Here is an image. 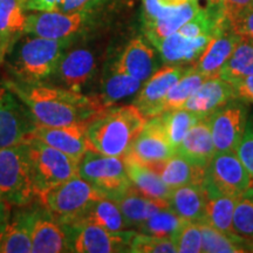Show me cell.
Segmentation results:
<instances>
[{
    "label": "cell",
    "mask_w": 253,
    "mask_h": 253,
    "mask_svg": "<svg viewBox=\"0 0 253 253\" xmlns=\"http://www.w3.org/2000/svg\"><path fill=\"white\" fill-rule=\"evenodd\" d=\"M4 84L25 103L39 126H68L88 125L106 107L99 96H88L81 91L60 86L23 84L6 80Z\"/></svg>",
    "instance_id": "6da1fadb"
},
{
    "label": "cell",
    "mask_w": 253,
    "mask_h": 253,
    "mask_svg": "<svg viewBox=\"0 0 253 253\" xmlns=\"http://www.w3.org/2000/svg\"><path fill=\"white\" fill-rule=\"evenodd\" d=\"M148 119L134 103L106 108L87 126L89 149L123 158L131 149Z\"/></svg>",
    "instance_id": "7a4b0ae2"
},
{
    "label": "cell",
    "mask_w": 253,
    "mask_h": 253,
    "mask_svg": "<svg viewBox=\"0 0 253 253\" xmlns=\"http://www.w3.org/2000/svg\"><path fill=\"white\" fill-rule=\"evenodd\" d=\"M68 45L69 39L52 40L27 34L11 52L9 73L15 81L23 84H41L48 80Z\"/></svg>",
    "instance_id": "3957f363"
},
{
    "label": "cell",
    "mask_w": 253,
    "mask_h": 253,
    "mask_svg": "<svg viewBox=\"0 0 253 253\" xmlns=\"http://www.w3.org/2000/svg\"><path fill=\"white\" fill-rule=\"evenodd\" d=\"M25 142L37 197L79 175V163L68 155L32 136Z\"/></svg>",
    "instance_id": "277c9868"
},
{
    "label": "cell",
    "mask_w": 253,
    "mask_h": 253,
    "mask_svg": "<svg viewBox=\"0 0 253 253\" xmlns=\"http://www.w3.org/2000/svg\"><path fill=\"white\" fill-rule=\"evenodd\" d=\"M34 197L26 142L0 148V202L25 207Z\"/></svg>",
    "instance_id": "5b68a950"
},
{
    "label": "cell",
    "mask_w": 253,
    "mask_h": 253,
    "mask_svg": "<svg viewBox=\"0 0 253 253\" xmlns=\"http://www.w3.org/2000/svg\"><path fill=\"white\" fill-rule=\"evenodd\" d=\"M46 211L61 225H73L95 201L106 198L89 182L77 175L40 195Z\"/></svg>",
    "instance_id": "8992f818"
},
{
    "label": "cell",
    "mask_w": 253,
    "mask_h": 253,
    "mask_svg": "<svg viewBox=\"0 0 253 253\" xmlns=\"http://www.w3.org/2000/svg\"><path fill=\"white\" fill-rule=\"evenodd\" d=\"M78 173L104 197L114 201L132 186L123 158L108 156L93 149H88L81 158Z\"/></svg>",
    "instance_id": "52a82bcc"
},
{
    "label": "cell",
    "mask_w": 253,
    "mask_h": 253,
    "mask_svg": "<svg viewBox=\"0 0 253 253\" xmlns=\"http://www.w3.org/2000/svg\"><path fill=\"white\" fill-rule=\"evenodd\" d=\"M202 184L218 194L238 198L253 182L236 151H216L207 167Z\"/></svg>",
    "instance_id": "ba28073f"
},
{
    "label": "cell",
    "mask_w": 253,
    "mask_h": 253,
    "mask_svg": "<svg viewBox=\"0 0 253 253\" xmlns=\"http://www.w3.org/2000/svg\"><path fill=\"white\" fill-rule=\"evenodd\" d=\"M65 227L69 229V251L79 253L129 252L131 238L135 235L130 230L112 232L90 223Z\"/></svg>",
    "instance_id": "9c48e42d"
},
{
    "label": "cell",
    "mask_w": 253,
    "mask_h": 253,
    "mask_svg": "<svg viewBox=\"0 0 253 253\" xmlns=\"http://www.w3.org/2000/svg\"><path fill=\"white\" fill-rule=\"evenodd\" d=\"M248 106L239 97L231 100L209 115L216 151H236L248 123Z\"/></svg>",
    "instance_id": "30bf717a"
},
{
    "label": "cell",
    "mask_w": 253,
    "mask_h": 253,
    "mask_svg": "<svg viewBox=\"0 0 253 253\" xmlns=\"http://www.w3.org/2000/svg\"><path fill=\"white\" fill-rule=\"evenodd\" d=\"M37 126L25 103L7 87H0V148L27 140Z\"/></svg>",
    "instance_id": "8fae6325"
},
{
    "label": "cell",
    "mask_w": 253,
    "mask_h": 253,
    "mask_svg": "<svg viewBox=\"0 0 253 253\" xmlns=\"http://www.w3.org/2000/svg\"><path fill=\"white\" fill-rule=\"evenodd\" d=\"M191 67L192 65H167L158 69L138 90L134 104L148 120L162 114L169 90Z\"/></svg>",
    "instance_id": "7c38bea8"
},
{
    "label": "cell",
    "mask_w": 253,
    "mask_h": 253,
    "mask_svg": "<svg viewBox=\"0 0 253 253\" xmlns=\"http://www.w3.org/2000/svg\"><path fill=\"white\" fill-rule=\"evenodd\" d=\"M27 15L25 33L46 39L66 40L79 32L84 23V11L65 13L60 11H33Z\"/></svg>",
    "instance_id": "4fadbf2b"
},
{
    "label": "cell",
    "mask_w": 253,
    "mask_h": 253,
    "mask_svg": "<svg viewBox=\"0 0 253 253\" xmlns=\"http://www.w3.org/2000/svg\"><path fill=\"white\" fill-rule=\"evenodd\" d=\"M175 155V147L170 143L160 116L157 115L148 120L126 156H130L138 162L149 166L169 160Z\"/></svg>",
    "instance_id": "5bb4252c"
},
{
    "label": "cell",
    "mask_w": 253,
    "mask_h": 253,
    "mask_svg": "<svg viewBox=\"0 0 253 253\" xmlns=\"http://www.w3.org/2000/svg\"><path fill=\"white\" fill-rule=\"evenodd\" d=\"M96 68V59L93 52L84 47L74 48L62 54L50 78L56 80L58 86L75 91H81L93 77Z\"/></svg>",
    "instance_id": "9a60e30c"
},
{
    "label": "cell",
    "mask_w": 253,
    "mask_h": 253,
    "mask_svg": "<svg viewBox=\"0 0 253 253\" xmlns=\"http://www.w3.org/2000/svg\"><path fill=\"white\" fill-rule=\"evenodd\" d=\"M86 123L68 126H47L37 125L30 136L45 142L61 153L68 155L79 163L89 149L87 141Z\"/></svg>",
    "instance_id": "2e32d148"
},
{
    "label": "cell",
    "mask_w": 253,
    "mask_h": 253,
    "mask_svg": "<svg viewBox=\"0 0 253 253\" xmlns=\"http://www.w3.org/2000/svg\"><path fill=\"white\" fill-rule=\"evenodd\" d=\"M240 38L242 37L236 34L229 26L221 27L209 42L203 54L192 65L195 71L208 79L218 77L221 67L232 54Z\"/></svg>",
    "instance_id": "e0dca14e"
},
{
    "label": "cell",
    "mask_w": 253,
    "mask_h": 253,
    "mask_svg": "<svg viewBox=\"0 0 253 253\" xmlns=\"http://www.w3.org/2000/svg\"><path fill=\"white\" fill-rule=\"evenodd\" d=\"M236 97L233 84L218 77L210 78L190 96L183 108L198 114L201 118H205Z\"/></svg>",
    "instance_id": "ac0fdd59"
},
{
    "label": "cell",
    "mask_w": 253,
    "mask_h": 253,
    "mask_svg": "<svg viewBox=\"0 0 253 253\" xmlns=\"http://www.w3.org/2000/svg\"><path fill=\"white\" fill-rule=\"evenodd\" d=\"M214 154L216 148L208 116L199 119L176 148V155L202 168L209 166Z\"/></svg>",
    "instance_id": "d6986e66"
},
{
    "label": "cell",
    "mask_w": 253,
    "mask_h": 253,
    "mask_svg": "<svg viewBox=\"0 0 253 253\" xmlns=\"http://www.w3.org/2000/svg\"><path fill=\"white\" fill-rule=\"evenodd\" d=\"M213 37L186 38L178 32L167 37L156 48L166 65H194Z\"/></svg>",
    "instance_id": "ffe728a7"
},
{
    "label": "cell",
    "mask_w": 253,
    "mask_h": 253,
    "mask_svg": "<svg viewBox=\"0 0 253 253\" xmlns=\"http://www.w3.org/2000/svg\"><path fill=\"white\" fill-rule=\"evenodd\" d=\"M113 68L144 82L157 68L156 54L153 47L148 45L142 38H136L126 47Z\"/></svg>",
    "instance_id": "44dd1931"
},
{
    "label": "cell",
    "mask_w": 253,
    "mask_h": 253,
    "mask_svg": "<svg viewBox=\"0 0 253 253\" xmlns=\"http://www.w3.org/2000/svg\"><path fill=\"white\" fill-rule=\"evenodd\" d=\"M63 226L48 213L37 216L32 227V252L60 253L69 251L68 236Z\"/></svg>",
    "instance_id": "7402d4cb"
},
{
    "label": "cell",
    "mask_w": 253,
    "mask_h": 253,
    "mask_svg": "<svg viewBox=\"0 0 253 253\" xmlns=\"http://www.w3.org/2000/svg\"><path fill=\"white\" fill-rule=\"evenodd\" d=\"M126 170L131 184L145 197L169 204L172 189L169 188L161 176L145 164L138 162L130 156L123 157Z\"/></svg>",
    "instance_id": "603a6c76"
},
{
    "label": "cell",
    "mask_w": 253,
    "mask_h": 253,
    "mask_svg": "<svg viewBox=\"0 0 253 253\" xmlns=\"http://www.w3.org/2000/svg\"><path fill=\"white\" fill-rule=\"evenodd\" d=\"M148 167L155 170L172 190L188 184H202L207 170V168L199 167L179 155H175L163 162L149 164Z\"/></svg>",
    "instance_id": "cb8c5ba5"
},
{
    "label": "cell",
    "mask_w": 253,
    "mask_h": 253,
    "mask_svg": "<svg viewBox=\"0 0 253 253\" xmlns=\"http://www.w3.org/2000/svg\"><path fill=\"white\" fill-rule=\"evenodd\" d=\"M207 196L202 184H188L172 190L169 209L182 219L203 223Z\"/></svg>",
    "instance_id": "d4e9b609"
},
{
    "label": "cell",
    "mask_w": 253,
    "mask_h": 253,
    "mask_svg": "<svg viewBox=\"0 0 253 253\" xmlns=\"http://www.w3.org/2000/svg\"><path fill=\"white\" fill-rule=\"evenodd\" d=\"M199 9L201 6L195 0H190L185 4L176 6L162 18H158L150 24H145V36L155 47H157L167 37L176 33Z\"/></svg>",
    "instance_id": "484cf974"
},
{
    "label": "cell",
    "mask_w": 253,
    "mask_h": 253,
    "mask_svg": "<svg viewBox=\"0 0 253 253\" xmlns=\"http://www.w3.org/2000/svg\"><path fill=\"white\" fill-rule=\"evenodd\" d=\"M115 202L129 227H138L160 210L169 208L166 202L145 197L134 185Z\"/></svg>",
    "instance_id": "4316f807"
},
{
    "label": "cell",
    "mask_w": 253,
    "mask_h": 253,
    "mask_svg": "<svg viewBox=\"0 0 253 253\" xmlns=\"http://www.w3.org/2000/svg\"><path fill=\"white\" fill-rule=\"evenodd\" d=\"M202 188L207 196L203 223L225 233L236 235L233 232V214H235L237 198L218 194L217 191L203 184Z\"/></svg>",
    "instance_id": "83f0119b"
},
{
    "label": "cell",
    "mask_w": 253,
    "mask_h": 253,
    "mask_svg": "<svg viewBox=\"0 0 253 253\" xmlns=\"http://www.w3.org/2000/svg\"><path fill=\"white\" fill-rule=\"evenodd\" d=\"M84 223L95 224V225H99L103 229L112 231V232L130 229L123 217L118 203L110 198H102L93 202L84 211L77 223L68 226H77Z\"/></svg>",
    "instance_id": "f1b7e54d"
},
{
    "label": "cell",
    "mask_w": 253,
    "mask_h": 253,
    "mask_svg": "<svg viewBox=\"0 0 253 253\" xmlns=\"http://www.w3.org/2000/svg\"><path fill=\"white\" fill-rule=\"evenodd\" d=\"M25 0H0V55L20 33H25Z\"/></svg>",
    "instance_id": "f546056e"
},
{
    "label": "cell",
    "mask_w": 253,
    "mask_h": 253,
    "mask_svg": "<svg viewBox=\"0 0 253 253\" xmlns=\"http://www.w3.org/2000/svg\"><path fill=\"white\" fill-rule=\"evenodd\" d=\"M251 75H253V40L242 37L232 54L221 67L218 78L235 84Z\"/></svg>",
    "instance_id": "4dcf8cb0"
},
{
    "label": "cell",
    "mask_w": 253,
    "mask_h": 253,
    "mask_svg": "<svg viewBox=\"0 0 253 253\" xmlns=\"http://www.w3.org/2000/svg\"><path fill=\"white\" fill-rule=\"evenodd\" d=\"M37 213L21 214L17 219L7 223L2 237L0 252L30 253L32 252V227Z\"/></svg>",
    "instance_id": "1f68e13d"
},
{
    "label": "cell",
    "mask_w": 253,
    "mask_h": 253,
    "mask_svg": "<svg viewBox=\"0 0 253 253\" xmlns=\"http://www.w3.org/2000/svg\"><path fill=\"white\" fill-rule=\"evenodd\" d=\"M202 252L205 253H242L251 251L250 242L238 235H230L201 223Z\"/></svg>",
    "instance_id": "d6a6232c"
},
{
    "label": "cell",
    "mask_w": 253,
    "mask_h": 253,
    "mask_svg": "<svg viewBox=\"0 0 253 253\" xmlns=\"http://www.w3.org/2000/svg\"><path fill=\"white\" fill-rule=\"evenodd\" d=\"M141 86L142 81L113 68L112 73L103 82L102 93L99 95V97L104 106L113 107L119 101L137 93Z\"/></svg>",
    "instance_id": "836d02e7"
},
{
    "label": "cell",
    "mask_w": 253,
    "mask_h": 253,
    "mask_svg": "<svg viewBox=\"0 0 253 253\" xmlns=\"http://www.w3.org/2000/svg\"><path fill=\"white\" fill-rule=\"evenodd\" d=\"M158 116H160L164 131H166L170 143L175 147V149L184 138L190 128L199 119H202L198 114L185 108L167 110Z\"/></svg>",
    "instance_id": "e575fe53"
},
{
    "label": "cell",
    "mask_w": 253,
    "mask_h": 253,
    "mask_svg": "<svg viewBox=\"0 0 253 253\" xmlns=\"http://www.w3.org/2000/svg\"><path fill=\"white\" fill-rule=\"evenodd\" d=\"M205 80H208V78L196 72L192 66L191 69L185 75H183L169 90L166 97V102H164V112L183 108L190 96L198 89V87Z\"/></svg>",
    "instance_id": "d590c367"
},
{
    "label": "cell",
    "mask_w": 253,
    "mask_h": 253,
    "mask_svg": "<svg viewBox=\"0 0 253 253\" xmlns=\"http://www.w3.org/2000/svg\"><path fill=\"white\" fill-rule=\"evenodd\" d=\"M233 232L248 242L253 240V185L237 198Z\"/></svg>",
    "instance_id": "8d00e7d4"
},
{
    "label": "cell",
    "mask_w": 253,
    "mask_h": 253,
    "mask_svg": "<svg viewBox=\"0 0 253 253\" xmlns=\"http://www.w3.org/2000/svg\"><path fill=\"white\" fill-rule=\"evenodd\" d=\"M183 220L184 219L173 213L169 208H166L151 216L143 224H141L138 230L145 235L171 238Z\"/></svg>",
    "instance_id": "74e56055"
},
{
    "label": "cell",
    "mask_w": 253,
    "mask_h": 253,
    "mask_svg": "<svg viewBox=\"0 0 253 253\" xmlns=\"http://www.w3.org/2000/svg\"><path fill=\"white\" fill-rule=\"evenodd\" d=\"M171 240L178 253L202 252L201 225L195 221L183 220L172 235Z\"/></svg>",
    "instance_id": "f35d334b"
},
{
    "label": "cell",
    "mask_w": 253,
    "mask_h": 253,
    "mask_svg": "<svg viewBox=\"0 0 253 253\" xmlns=\"http://www.w3.org/2000/svg\"><path fill=\"white\" fill-rule=\"evenodd\" d=\"M129 252L132 253H176L171 238L156 237L145 233H135L130 242Z\"/></svg>",
    "instance_id": "ab89813d"
},
{
    "label": "cell",
    "mask_w": 253,
    "mask_h": 253,
    "mask_svg": "<svg viewBox=\"0 0 253 253\" xmlns=\"http://www.w3.org/2000/svg\"><path fill=\"white\" fill-rule=\"evenodd\" d=\"M239 160L244 164L253 182V121L248 120L245 132L236 150Z\"/></svg>",
    "instance_id": "60d3db41"
},
{
    "label": "cell",
    "mask_w": 253,
    "mask_h": 253,
    "mask_svg": "<svg viewBox=\"0 0 253 253\" xmlns=\"http://www.w3.org/2000/svg\"><path fill=\"white\" fill-rule=\"evenodd\" d=\"M223 18L231 28L233 21L253 4V0H220Z\"/></svg>",
    "instance_id": "b9f144b4"
},
{
    "label": "cell",
    "mask_w": 253,
    "mask_h": 253,
    "mask_svg": "<svg viewBox=\"0 0 253 253\" xmlns=\"http://www.w3.org/2000/svg\"><path fill=\"white\" fill-rule=\"evenodd\" d=\"M231 30L240 37L253 40V4L233 21Z\"/></svg>",
    "instance_id": "7bdbcfd3"
},
{
    "label": "cell",
    "mask_w": 253,
    "mask_h": 253,
    "mask_svg": "<svg viewBox=\"0 0 253 253\" xmlns=\"http://www.w3.org/2000/svg\"><path fill=\"white\" fill-rule=\"evenodd\" d=\"M233 88H235L237 97L245 102L253 103V75L236 82Z\"/></svg>",
    "instance_id": "ee69618b"
},
{
    "label": "cell",
    "mask_w": 253,
    "mask_h": 253,
    "mask_svg": "<svg viewBox=\"0 0 253 253\" xmlns=\"http://www.w3.org/2000/svg\"><path fill=\"white\" fill-rule=\"evenodd\" d=\"M95 0H61L59 2L56 11L65 13H74V12L84 11V8Z\"/></svg>",
    "instance_id": "f6af8a7d"
},
{
    "label": "cell",
    "mask_w": 253,
    "mask_h": 253,
    "mask_svg": "<svg viewBox=\"0 0 253 253\" xmlns=\"http://www.w3.org/2000/svg\"><path fill=\"white\" fill-rule=\"evenodd\" d=\"M61 0H25L28 11H54Z\"/></svg>",
    "instance_id": "bcb514c9"
},
{
    "label": "cell",
    "mask_w": 253,
    "mask_h": 253,
    "mask_svg": "<svg viewBox=\"0 0 253 253\" xmlns=\"http://www.w3.org/2000/svg\"><path fill=\"white\" fill-rule=\"evenodd\" d=\"M201 6L202 2H204V6L202 8L208 9L209 12H212L214 14L221 15L223 17V12H221V1L220 0H195Z\"/></svg>",
    "instance_id": "7dc6e473"
},
{
    "label": "cell",
    "mask_w": 253,
    "mask_h": 253,
    "mask_svg": "<svg viewBox=\"0 0 253 253\" xmlns=\"http://www.w3.org/2000/svg\"><path fill=\"white\" fill-rule=\"evenodd\" d=\"M188 1H190V0H161V2L166 6H179Z\"/></svg>",
    "instance_id": "c3c4849f"
},
{
    "label": "cell",
    "mask_w": 253,
    "mask_h": 253,
    "mask_svg": "<svg viewBox=\"0 0 253 253\" xmlns=\"http://www.w3.org/2000/svg\"><path fill=\"white\" fill-rule=\"evenodd\" d=\"M250 250L253 251V243H250Z\"/></svg>",
    "instance_id": "681fc988"
}]
</instances>
